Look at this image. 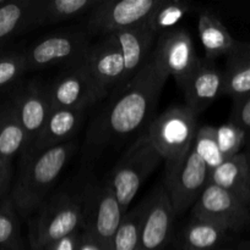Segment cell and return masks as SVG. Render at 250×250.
Segmentation results:
<instances>
[{
	"label": "cell",
	"mask_w": 250,
	"mask_h": 250,
	"mask_svg": "<svg viewBox=\"0 0 250 250\" xmlns=\"http://www.w3.org/2000/svg\"><path fill=\"white\" fill-rule=\"evenodd\" d=\"M167 78L151 54L136 75L112 93V99L95 117L86 138L87 150L96 154L149 126Z\"/></svg>",
	"instance_id": "1"
},
{
	"label": "cell",
	"mask_w": 250,
	"mask_h": 250,
	"mask_svg": "<svg viewBox=\"0 0 250 250\" xmlns=\"http://www.w3.org/2000/svg\"><path fill=\"white\" fill-rule=\"evenodd\" d=\"M75 149L73 139L39 153L21 155L19 175L9 194L20 217L26 219L41 208Z\"/></svg>",
	"instance_id": "2"
},
{
	"label": "cell",
	"mask_w": 250,
	"mask_h": 250,
	"mask_svg": "<svg viewBox=\"0 0 250 250\" xmlns=\"http://www.w3.org/2000/svg\"><path fill=\"white\" fill-rule=\"evenodd\" d=\"M82 227V195L59 193L41 205L29 221L32 250H47L55 242L80 232Z\"/></svg>",
	"instance_id": "3"
},
{
	"label": "cell",
	"mask_w": 250,
	"mask_h": 250,
	"mask_svg": "<svg viewBox=\"0 0 250 250\" xmlns=\"http://www.w3.org/2000/svg\"><path fill=\"white\" fill-rule=\"evenodd\" d=\"M198 115L185 105L171 106L154 117L146 133L164 161V173L186 156L198 132Z\"/></svg>",
	"instance_id": "4"
},
{
	"label": "cell",
	"mask_w": 250,
	"mask_h": 250,
	"mask_svg": "<svg viewBox=\"0 0 250 250\" xmlns=\"http://www.w3.org/2000/svg\"><path fill=\"white\" fill-rule=\"evenodd\" d=\"M163 161L150 141L146 131L129 146L113 168L108 180L124 215L129 211L132 200L145 181Z\"/></svg>",
	"instance_id": "5"
},
{
	"label": "cell",
	"mask_w": 250,
	"mask_h": 250,
	"mask_svg": "<svg viewBox=\"0 0 250 250\" xmlns=\"http://www.w3.org/2000/svg\"><path fill=\"white\" fill-rule=\"evenodd\" d=\"M124 217L119 202L109 183L88 186L82 195V227L100 244L103 250H112V242Z\"/></svg>",
	"instance_id": "6"
},
{
	"label": "cell",
	"mask_w": 250,
	"mask_h": 250,
	"mask_svg": "<svg viewBox=\"0 0 250 250\" xmlns=\"http://www.w3.org/2000/svg\"><path fill=\"white\" fill-rule=\"evenodd\" d=\"M152 58L159 71L167 77L175 78L181 89L201 59L196 54L190 33L183 27L159 34Z\"/></svg>",
	"instance_id": "7"
},
{
	"label": "cell",
	"mask_w": 250,
	"mask_h": 250,
	"mask_svg": "<svg viewBox=\"0 0 250 250\" xmlns=\"http://www.w3.org/2000/svg\"><path fill=\"white\" fill-rule=\"evenodd\" d=\"M91 44L83 32H61L44 37L25 49L28 71L68 66L82 60Z\"/></svg>",
	"instance_id": "8"
},
{
	"label": "cell",
	"mask_w": 250,
	"mask_h": 250,
	"mask_svg": "<svg viewBox=\"0 0 250 250\" xmlns=\"http://www.w3.org/2000/svg\"><path fill=\"white\" fill-rule=\"evenodd\" d=\"M208 175L205 163L195 153L193 146L173 170L164 173L163 186L175 216L195 204L207 185Z\"/></svg>",
	"instance_id": "9"
},
{
	"label": "cell",
	"mask_w": 250,
	"mask_h": 250,
	"mask_svg": "<svg viewBox=\"0 0 250 250\" xmlns=\"http://www.w3.org/2000/svg\"><path fill=\"white\" fill-rule=\"evenodd\" d=\"M161 0H100L90 12L87 29L105 37L145 22Z\"/></svg>",
	"instance_id": "10"
},
{
	"label": "cell",
	"mask_w": 250,
	"mask_h": 250,
	"mask_svg": "<svg viewBox=\"0 0 250 250\" xmlns=\"http://www.w3.org/2000/svg\"><path fill=\"white\" fill-rule=\"evenodd\" d=\"M191 216L216 222L227 231L239 232L249 226L250 207L232 193L207 183L193 205Z\"/></svg>",
	"instance_id": "11"
},
{
	"label": "cell",
	"mask_w": 250,
	"mask_h": 250,
	"mask_svg": "<svg viewBox=\"0 0 250 250\" xmlns=\"http://www.w3.org/2000/svg\"><path fill=\"white\" fill-rule=\"evenodd\" d=\"M51 110L91 107L102 100L90 77L85 58L64 66L55 80L49 84Z\"/></svg>",
	"instance_id": "12"
},
{
	"label": "cell",
	"mask_w": 250,
	"mask_h": 250,
	"mask_svg": "<svg viewBox=\"0 0 250 250\" xmlns=\"http://www.w3.org/2000/svg\"><path fill=\"white\" fill-rule=\"evenodd\" d=\"M9 99L27 134V149L41 133L51 112L49 84L38 78L20 82L11 89Z\"/></svg>",
	"instance_id": "13"
},
{
	"label": "cell",
	"mask_w": 250,
	"mask_h": 250,
	"mask_svg": "<svg viewBox=\"0 0 250 250\" xmlns=\"http://www.w3.org/2000/svg\"><path fill=\"white\" fill-rule=\"evenodd\" d=\"M85 63L102 99L123 84L125 75L124 59L119 45L112 36L102 37L100 41L90 46L85 55Z\"/></svg>",
	"instance_id": "14"
},
{
	"label": "cell",
	"mask_w": 250,
	"mask_h": 250,
	"mask_svg": "<svg viewBox=\"0 0 250 250\" xmlns=\"http://www.w3.org/2000/svg\"><path fill=\"white\" fill-rule=\"evenodd\" d=\"M174 217L166 188L159 186L145 200L137 250H167L173 233Z\"/></svg>",
	"instance_id": "15"
},
{
	"label": "cell",
	"mask_w": 250,
	"mask_h": 250,
	"mask_svg": "<svg viewBox=\"0 0 250 250\" xmlns=\"http://www.w3.org/2000/svg\"><path fill=\"white\" fill-rule=\"evenodd\" d=\"M223 70L218 68L213 61L201 58L183 87L185 106L199 116L217 98L223 95Z\"/></svg>",
	"instance_id": "16"
},
{
	"label": "cell",
	"mask_w": 250,
	"mask_h": 250,
	"mask_svg": "<svg viewBox=\"0 0 250 250\" xmlns=\"http://www.w3.org/2000/svg\"><path fill=\"white\" fill-rule=\"evenodd\" d=\"M90 107L51 110L41 133L21 155H31L74 139Z\"/></svg>",
	"instance_id": "17"
},
{
	"label": "cell",
	"mask_w": 250,
	"mask_h": 250,
	"mask_svg": "<svg viewBox=\"0 0 250 250\" xmlns=\"http://www.w3.org/2000/svg\"><path fill=\"white\" fill-rule=\"evenodd\" d=\"M110 36L119 45L123 59H124L125 75L122 84L124 85L136 75L137 71L149 60L152 54V45H153L157 36L152 31L150 24L147 23V20L141 23L110 34Z\"/></svg>",
	"instance_id": "18"
},
{
	"label": "cell",
	"mask_w": 250,
	"mask_h": 250,
	"mask_svg": "<svg viewBox=\"0 0 250 250\" xmlns=\"http://www.w3.org/2000/svg\"><path fill=\"white\" fill-rule=\"evenodd\" d=\"M242 200L250 207V172L244 153L223 161L208 175V182Z\"/></svg>",
	"instance_id": "19"
},
{
	"label": "cell",
	"mask_w": 250,
	"mask_h": 250,
	"mask_svg": "<svg viewBox=\"0 0 250 250\" xmlns=\"http://www.w3.org/2000/svg\"><path fill=\"white\" fill-rule=\"evenodd\" d=\"M198 33L205 50V59L208 61L227 56L238 42L233 38L222 21L208 10H201L199 12Z\"/></svg>",
	"instance_id": "20"
},
{
	"label": "cell",
	"mask_w": 250,
	"mask_h": 250,
	"mask_svg": "<svg viewBox=\"0 0 250 250\" xmlns=\"http://www.w3.org/2000/svg\"><path fill=\"white\" fill-rule=\"evenodd\" d=\"M223 78V95H229L233 100L250 94V43L237 42L228 54Z\"/></svg>",
	"instance_id": "21"
},
{
	"label": "cell",
	"mask_w": 250,
	"mask_h": 250,
	"mask_svg": "<svg viewBox=\"0 0 250 250\" xmlns=\"http://www.w3.org/2000/svg\"><path fill=\"white\" fill-rule=\"evenodd\" d=\"M100 0H34L32 28L76 19L91 12Z\"/></svg>",
	"instance_id": "22"
},
{
	"label": "cell",
	"mask_w": 250,
	"mask_h": 250,
	"mask_svg": "<svg viewBox=\"0 0 250 250\" xmlns=\"http://www.w3.org/2000/svg\"><path fill=\"white\" fill-rule=\"evenodd\" d=\"M227 229L216 222L191 216L179 234V250H220L228 234Z\"/></svg>",
	"instance_id": "23"
},
{
	"label": "cell",
	"mask_w": 250,
	"mask_h": 250,
	"mask_svg": "<svg viewBox=\"0 0 250 250\" xmlns=\"http://www.w3.org/2000/svg\"><path fill=\"white\" fill-rule=\"evenodd\" d=\"M27 146V134L7 98L0 104V160L12 161Z\"/></svg>",
	"instance_id": "24"
},
{
	"label": "cell",
	"mask_w": 250,
	"mask_h": 250,
	"mask_svg": "<svg viewBox=\"0 0 250 250\" xmlns=\"http://www.w3.org/2000/svg\"><path fill=\"white\" fill-rule=\"evenodd\" d=\"M34 0H11L0 6V48L32 28Z\"/></svg>",
	"instance_id": "25"
},
{
	"label": "cell",
	"mask_w": 250,
	"mask_h": 250,
	"mask_svg": "<svg viewBox=\"0 0 250 250\" xmlns=\"http://www.w3.org/2000/svg\"><path fill=\"white\" fill-rule=\"evenodd\" d=\"M0 250H26L20 216L10 197L0 203Z\"/></svg>",
	"instance_id": "26"
},
{
	"label": "cell",
	"mask_w": 250,
	"mask_h": 250,
	"mask_svg": "<svg viewBox=\"0 0 250 250\" xmlns=\"http://www.w3.org/2000/svg\"><path fill=\"white\" fill-rule=\"evenodd\" d=\"M191 11V5L188 2L167 1L161 0L158 6L151 12L147 19V23L157 37L161 33L171 31L178 27V23Z\"/></svg>",
	"instance_id": "27"
},
{
	"label": "cell",
	"mask_w": 250,
	"mask_h": 250,
	"mask_svg": "<svg viewBox=\"0 0 250 250\" xmlns=\"http://www.w3.org/2000/svg\"><path fill=\"white\" fill-rule=\"evenodd\" d=\"M145 202L127 211L120 222L112 242V250H137L144 217Z\"/></svg>",
	"instance_id": "28"
},
{
	"label": "cell",
	"mask_w": 250,
	"mask_h": 250,
	"mask_svg": "<svg viewBox=\"0 0 250 250\" xmlns=\"http://www.w3.org/2000/svg\"><path fill=\"white\" fill-rule=\"evenodd\" d=\"M27 71L25 49L0 51V92L14 89Z\"/></svg>",
	"instance_id": "29"
},
{
	"label": "cell",
	"mask_w": 250,
	"mask_h": 250,
	"mask_svg": "<svg viewBox=\"0 0 250 250\" xmlns=\"http://www.w3.org/2000/svg\"><path fill=\"white\" fill-rule=\"evenodd\" d=\"M193 148L195 153L200 156L201 160L205 163L208 173L212 172L216 167L225 161L222 153L218 148L217 141H216L215 127L200 126L196 132V136L193 142Z\"/></svg>",
	"instance_id": "30"
},
{
	"label": "cell",
	"mask_w": 250,
	"mask_h": 250,
	"mask_svg": "<svg viewBox=\"0 0 250 250\" xmlns=\"http://www.w3.org/2000/svg\"><path fill=\"white\" fill-rule=\"evenodd\" d=\"M215 133L218 148L225 160L239 154L240 149L245 146L247 132L234 122L228 121L215 127Z\"/></svg>",
	"instance_id": "31"
},
{
	"label": "cell",
	"mask_w": 250,
	"mask_h": 250,
	"mask_svg": "<svg viewBox=\"0 0 250 250\" xmlns=\"http://www.w3.org/2000/svg\"><path fill=\"white\" fill-rule=\"evenodd\" d=\"M229 121L242 127L247 133L250 132V94L233 100Z\"/></svg>",
	"instance_id": "32"
},
{
	"label": "cell",
	"mask_w": 250,
	"mask_h": 250,
	"mask_svg": "<svg viewBox=\"0 0 250 250\" xmlns=\"http://www.w3.org/2000/svg\"><path fill=\"white\" fill-rule=\"evenodd\" d=\"M12 161L0 160V200H4L9 197V190L11 188L12 182Z\"/></svg>",
	"instance_id": "33"
},
{
	"label": "cell",
	"mask_w": 250,
	"mask_h": 250,
	"mask_svg": "<svg viewBox=\"0 0 250 250\" xmlns=\"http://www.w3.org/2000/svg\"><path fill=\"white\" fill-rule=\"evenodd\" d=\"M78 236H80V232L65 237L51 244L47 250H78Z\"/></svg>",
	"instance_id": "34"
},
{
	"label": "cell",
	"mask_w": 250,
	"mask_h": 250,
	"mask_svg": "<svg viewBox=\"0 0 250 250\" xmlns=\"http://www.w3.org/2000/svg\"><path fill=\"white\" fill-rule=\"evenodd\" d=\"M78 250H103V248L91 234L81 229L78 236Z\"/></svg>",
	"instance_id": "35"
},
{
	"label": "cell",
	"mask_w": 250,
	"mask_h": 250,
	"mask_svg": "<svg viewBox=\"0 0 250 250\" xmlns=\"http://www.w3.org/2000/svg\"><path fill=\"white\" fill-rule=\"evenodd\" d=\"M245 151H244V155L245 159H247V163H248V167H249V172H250V132L247 133V141H245Z\"/></svg>",
	"instance_id": "36"
},
{
	"label": "cell",
	"mask_w": 250,
	"mask_h": 250,
	"mask_svg": "<svg viewBox=\"0 0 250 250\" xmlns=\"http://www.w3.org/2000/svg\"><path fill=\"white\" fill-rule=\"evenodd\" d=\"M235 250H250V241L242 242V243L235 248Z\"/></svg>",
	"instance_id": "37"
},
{
	"label": "cell",
	"mask_w": 250,
	"mask_h": 250,
	"mask_svg": "<svg viewBox=\"0 0 250 250\" xmlns=\"http://www.w3.org/2000/svg\"><path fill=\"white\" fill-rule=\"evenodd\" d=\"M5 1H6V0H0V6H1V5H4Z\"/></svg>",
	"instance_id": "38"
},
{
	"label": "cell",
	"mask_w": 250,
	"mask_h": 250,
	"mask_svg": "<svg viewBox=\"0 0 250 250\" xmlns=\"http://www.w3.org/2000/svg\"><path fill=\"white\" fill-rule=\"evenodd\" d=\"M220 250H235V249H232V248H225V249H220Z\"/></svg>",
	"instance_id": "39"
}]
</instances>
